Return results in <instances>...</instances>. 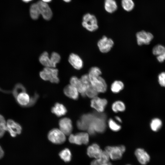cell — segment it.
Returning <instances> with one entry per match:
<instances>
[{"instance_id": "1", "label": "cell", "mask_w": 165, "mask_h": 165, "mask_svg": "<svg viewBox=\"0 0 165 165\" xmlns=\"http://www.w3.org/2000/svg\"><path fill=\"white\" fill-rule=\"evenodd\" d=\"M105 119L106 116L105 114L101 113H95L94 117L89 125L88 128L93 129L96 133H101L104 132L106 127Z\"/></svg>"}, {"instance_id": "2", "label": "cell", "mask_w": 165, "mask_h": 165, "mask_svg": "<svg viewBox=\"0 0 165 165\" xmlns=\"http://www.w3.org/2000/svg\"><path fill=\"white\" fill-rule=\"evenodd\" d=\"M58 70L53 67H45L39 73L40 77L44 81H50L52 83H57L59 82Z\"/></svg>"}, {"instance_id": "3", "label": "cell", "mask_w": 165, "mask_h": 165, "mask_svg": "<svg viewBox=\"0 0 165 165\" xmlns=\"http://www.w3.org/2000/svg\"><path fill=\"white\" fill-rule=\"evenodd\" d=\"M82 25L87 30L91 32L96 31L98 28L96 17L94 15L89 13L83 16Z\"/></svg>"}, {"instance_id": "4", "label": "cell", "mask_w": 165, "mask_h": 165, "mask_svg": "<svg viewBox=\"0 0 165 165\" xmlns=\"http://www.w3.org/2000/svg\"><path fill=\"white\" fill-rule=\"evenodd\" d=\"M126 148L124 146H108L105 147V151L108 154L110 159L116 160L121 158L125 152Z\"/></svg>"}, {"instance_id": "5", "label": "cell", "mask_w": 165, "mask_h": 165, "mask_svg": "<svg viewBox=\"0 0 165 165\" xmlns=\"http://www.w3.org/2000/svg\"><path fill=\"white\" fill-rule=\"evenodd\" d=\"M49 140L55 144H61L66 140L64 134L61 130L57 128L51 130L48 134Z\"/></svg>"}, {"instance_id": "6", "label": "cell", "mask_w": 165, "mask_h": 165, "mask_svg": "<svg viewBox=\"0 0 165 165\" xmlns=\"http://www.w3.org/2000/svg\"><path fill=\"white\" fill-rule=\"evenodd\" d=\"M90 79L91 85L98 93H104L106 91L107 87L106 83L101 75Z\"/></svg>"}, {"instance_id": "7", "label": "cell", "mask_w": 165, "mask_h": 165, "mask_svg": "<svg viewBox=\"0 0 165 165\" xmlns=\"http://www.w3.org/2000/svg\"><path fill=\"white\" fill-rule=\"evenodd\" d=\"M69 141L72 143L78 145H87L89 142V134L85 132H80L75 135L70 134Z\"/></svg>"}, {"instance_id": "8", "label": "cell", "mask_w": 165, "mask_h": 165, "mask_svg": "<svg viewBox=\"0 0 165 165\" xmlns=\"http://www.w3.org/2000/svg\"><path fill=\"white\" fill-rule=\"evenodd\" d=\"M114 44V42L112 39L104 36L98 41L97 45L100 51L105 53L110 50Z\"/></svg>"}, {"instance_id": "9", "label": "cell", "mask_w": 165, "mask_h": 165, "mask_svg": "<svg viewBox=\"0 0 165 165\" xmlns=\"http://www.w3.org/2000/svg\"><path fill=\"white\" fill-rule=\"evenodd\" d=\"M136 37L138 44L141 46L149 44L154 36L151 33L143 30L137 33Z\"/></svg>"}, {"instance_id": "10", "label": "cell", "mask_w": 165, "mask_h": 165, "mask_svg": "<svg viewBox=\"0 0 165 165\" xmlns=\"http://www.w3.org/2000/svg\"><path fill=\"white\" fill-rule=\"evenodd\" d=\"M22 128L17 123L9 119L6 122V131H8L12 137H15L21 132Z\"/></svg>"}, {"instance_id": "11", "label": "cell", "mask_w": 165, "mask_h": 165, "mask_svg": "<svg viewBox=\"0 0 165 165\" xmlns=\"http://www.w3.org/2000/svg\"><path fill=\"white\" fill-rule=\"evenodd\" d=\"M107 103L106 99L101 98L97 96L92 99L90 105L97 112L101 113L104 111Z\"/></svg>"}, {"instance_id": "12", "label": "cell", "mask_w": 165, "mask_h": 165, "mask_svg": "<svg viewBox=\"0 0 165 165\" xmlns=\"http://www.w3.org/2000/svg\"><path fill=\"white\" fill-rule=\"evenodd\" d=\"M41 14L44 19L46 20H50L52 16V12L50 7L47 3L41 1L37 3Z\"/></svg>"}, {"instance_id": "13", "label": "cell", "mask_w": 165, "mask_h": 165, "mask_svg": "<svg viewBox=\"0 0 165 165\" xmlns=\"http://www.w3.org/2000/svg\"><path fill=\"white\" fill-rule=\"evenodd\" d=\"M59 124L61 130L64 134L68 135L71 134L73 127L72 121L69 118L65 117L61 119Z\"/></svg>"}, {"instance_id": "14", "label": "cell", "mask_w": 165, "mask_h": 165, "mask_svg": "<svg viewBox=\"0 0 165 165\" xmlns=\"http://www.w3.org/2000/svg\"><path fill=\"white\" fill-rule=\"evenodd\" d=\"M134 154L138 161L142 165H146L150 161V157L149 155L143 148H137L135 151Z\"/></svg>"}, {"instance_id": "15", "label": "cell", "mask_w": 165, "mask_h": 165, "mask_svg": "<svg viewBox=\"0 0 165 165\" xmlns=\"http://www.w3.org/2000/svg\"><path fill=\"white\" fill-rule=\"evenodd\" d=\"M70 82L71 85L77 89L82 97L86 96L85 92L88 86L83 84L80 79L75 76H73L70 78Z\"/></svg>"}, {"instance_id": "16", "label": "cell", "mask_w": 165, "mask_h": 165, "mask_svg": "<svg viewBox=\"0 0 165 165\" xmlns=\"http://www.w3.org/2000/svg\"><path fill=\"white\" fill-rule=\"evenodd\" d=\"M103 150L99 145L96 143H94L89 146L87 149V154L90 158L98 159L101 156Z\"/></svg>"}, {"instance_id": "17", "label": "cell", "mask_w": 165, "mask_h": 165, "mask_svg": "<svg viewBox=\"0 0 165 165\" xmlns=\"http://www.w3.org/2000/svg\"><path fill=\"white\" fill-rule=\"evenodd\" d=\"M68 61L71 65L76 69L80 70L83 67V61L80 57L76 54H71L68 57Z\"/></svg>"}, {"instance_id": "18", "label": "cell", "mask_w": 165, "mask_h": 165, "mask_svg": "<svg viewBox=\"0 0 165 165\" xmlns=\"http://www.w3.org/2000/svg\"><path fill=\"white\" fill-rule=\"evenodd\" d=\"M64 94L68 97L74 100L79 98V92L77 89L71 85L66 86L64 89Z\"/></svg>"}, {"instance_id": "19", "label": "cell", "mask_w": 165, "mask_h": 165, "mask_svg": "<svg viewBox=\"0 0 165 165\" xmlns=\"http://www.w3.org/2000/svg\"><path fill=\"white\" fill-rule=\"evenodd\" d=\"M15 98L19 104L23 106H27L30 99L29 95L25 91L19 93Z\"/></svg>"}, {"instance_id": "20", "label": "cell", "mask_w": 165, "mask_h": 165, "mask_svg": "<svg viewBox=\"0 0 165 165\" xmlns=\"http://www.w3.org/2000/svg\"><path fill=\"white\" fill-rule=\"evenodd\" d=\"M52 112L58 117L65 115L67 112L66 107L62 104L57 103L51 108Z\"/></svg>"}, {"instance_id": "21", "label": "cell", "mask_w": 165, "mask_h": 165, "mask_svg": "<svg viewBox=\"0 0 165 165\" xmlns=\"http://www.w3.org/2000/svg\"><path fill=\"white\" fill-rule=\"evenodd\" d=\"M105 11L109 13H112L117 9V3L115 0H105L104 4Z\"/></svg>"}, {"instance_id": "22", "label": "cell", "mask_w": 165, "mask_h": 165, "mask_svg": "<svg viewBox=\"0 0 165 165\" xmlns=\"http://www.w3.org/2000/svg\"><path fill=\"white\" fill-rule=\"evenodd\" d=\"M39 60L40 63L45 67H52L50 57L47 52H44L41 54Z\"/></svg>"}, {"instance_id": "23", "label": "cell", "mask_w": 165, "mask_h": 165, "mask_svg": "<svg viewBox=\"0 0 165 165\" xmlns=\"http://www.w3.org/2000/svg\"><path fill=\"white\" fill-rule=\"evenodd\" d=\"M30 13L31 18L33 20H37L40 14L38 6L37 4L31 5L30 9Z\"/></svg>"}, {"instance_id": "24", "label": "cell", "mask_w": 165, "mask_h": 165, "mask_svg": "<svg viewBox=\"0 0 165 165\" xmlns=\"http://www.w3.org/2000/svg\"><path fill=\"white\" fill-rule=\"evenodd\" d=\"M124 85L121 81L116 80L112 84L111 89L112 91L114 93H118L119 92L124 88Z\"/></svg>"}, {"instance_id": "25", "label": "cell", "mask_w": 165, "mask_h": 165, "mask_svg": "<svg viewBox=\"0 0 165 165\" xmlns=\"http://www.w3.org/2000/svg\"><path fill=\"white\" fill-rule=\"evenodd\" d=\"M126 108L124 103L120 101H117L114 102L112 106V111L115 112L124 111Z\"/></svg>"}, {"instance_id": "26", "label": "cell", "mask_w": 165, "mask_h": 165, "mask_svg": "<svg viewBox=\"0 0 165 165\" xmlns=\"http://www.w3.org/2000/svg\"><path fill=\"white\" fill-rule=\"evenodd\" d=\"M121 3L123 9L127 12L132 11L134 7V3L133 0H121Z\"/></svg>"}, {"instance_id": "27", "label": "cell", "mask_w": 165, "mask_h": 165, "mask_svg": "<svg viewBox=\"0 0 165 165\" xmlns=\"http://www.w3.org/2000/svg\"><path fill=\"white\" fill-rule=\"evenodd\" d=\"M59 155L61 158L66 162L70 161L71 153L69 149L65 148L62 150L59 153Z\"/></svg>"}, {"instance_id": "28", "label": "cell", "mask_w": 165, "mask_h": 165, "mask_svg": "<svg viewBox=\"0 0 165 165\" xmlns=\"http://www.w3.org/2000/svg\"><path fill=\"white\" fill-rule=\"evenodd\" d=\"M162 126V121L160 119L157 118L152 119L150 124L151 129L154 131H158L161 128Z\"/></svg>"}, {"instance_id": "29", "label": "cell", "mask_w": 165, "mask_h": 165, "mask_svg": "<svg viewBox=\"0 0 165 165\" xmlns=\"http://www.w3.org/2000/svg\"><path fill=\"white\" fill-rule=\"evenodd\" d=\"M165 53V46L160 44L156 45L152 49L153 54L156 56L161 55Z\"/></svg>"}, {"instance_id": "30", "label": "cell", "mask_w": 165, "mask_h": 165, "mask_svg": "<svg viewBox=\"0 0 165 165\" xmlns=\"http://www.w3.org/2000/svg\"><path fill=\"white\" fill-rule=\"evenodd\" d=\"M101 73V71L99 68L94 67L90 69L88 75L89 78H91L100 76Z\"/></svg>"}, {"instance_id": "31", "label": "cell", "mask_w": 165, "mask_h": 165, "mask_svg": "<svg viewBox=\"0 0 165 165\" xmlns=\"http://www.w3.org/2000/svg\"><path fill=\"white\" fill-rule=\"evenodd\" d=\"M52 67L55 68L57 64L60 61L61 57L60 55L58 53L53 52L52 53L50 57Z\"/></svg>"}, {"instance_id": "32", "label": "cell", "mask_w": 165, "mask_h": 165, "mask_svg": "<svg viewBox=\"0 0 165 165\" xmlns=\"http://www.w3.org/2000/svg\"><path fill=\"white\" fill-rule=\"evenodd\" d=\"M108 124L110 129L114 132L118 131L121 129V126L112 119L108 120Z\"/></svg>"}, {"instance_id": "33", "label": "cell", "mask_w": 165, "mask_h": 165, "mask_svg": "<svg viewBox=\"0 0 165 165\" xmlns=\"http://www.w3.org/2000/svg\"><path fill=\"white\" fill-rule=\"evenodd\" d=\"M98 93L91 84L87 87L85 92L86 96L89 98H92L97 96Z\"/></svg>"}, {"instance_id": "34", "label": "cell", "mask_w": 165, "mask_h": 165, "mask_svg": "<svg viewBox=\"0 0 165 165\" xmlns=\"http://www.w3.org/2000/svg\"><path fill=\"white\" fill-rule=\"evenodd\" d=\"M158 78L159 84L161 86L165 87V72H162L159 74Z\"/></svg>"}, {"instance_id": "35", "label": "cell", "mask_w": 165, "mask_h": 165, "mask_svg": "<svg viewBox=\"0 0 165 165\" xmlns=\"http://www.w3.org/2000/svg\"><path fill=\"white\" fill-rule=\"evenodd\" d=\"M38 97V95L35 93L33 97L30 98L29 103L27 106H31L34 105L36 102Z\"/></svg>"}, {"instance_id": "36", "label": "cell", "mask_w": 165, "mask_h": 165, "mask_svg": "<svg viewBox=\"0 0 165 165\" xmlns=\"http://www.w3.org/2000/svg\"><path fill=\"white\" fill-rule=\"evenodd\" d=\"M6 131V125L0 126V138L4 135Z\"/></svg>"}, {"instance_id": "37", "label": "cell", "mask_w": 165, "mask_h": 165, "mask_svg": "<svg viewBox=\"0 0 165 165\" xmlns=\"http://www.w3.org/2000/svg\"><path fill=\"white\" fill-rule=\"evenodd\" d=\"M156 58L159 62H163L165 60V53L161 55L157 56Z\"/></svg>"}, {"instance_id": "38", "label": "cell", "mask_w": 165, "mask_h": 165, "mask_svg": "<svg viewBox=\"0 0 165 165\" xmlns=\"http://www.w3.org/2000/svg\"><path fill=\"white\" fill-rule=\"evenodd\" d=\"M6 125V122L4 117L0 114V126Z\"/></svg>"}, {"instance_id": "39", "label": "cell", "mask_w": 165, "mask_h": 165, "mask_svg": "<svg viewBox=\"0 0 165 165\" xmlns=\"http://www.w3.org/2000/svg\"><path fill=\"white\" fill-rule=\"evenodd\" d=\"M4 155V152L2 148L0 146V159L3 157Z\"/></svg>"}, {"instance_id": "40", "label": "cell", "mask_w": 165, "mask_h": 165, "mask_svg": "<svg viewBox=\"0 0 165 165\" xmlns=\"http://www.w3.org/2000/svg\"><path fill=\"white\" fill-rule=\"evenodd\" d=\"M115 119L117 121L121 123L122 122V120L118 116H116Z\"/></svg>"}, {"instance_id": "41", "label": "cell", "mask_w": 165, "mask_h": 165, "mask_svg": "<svg viewBox=\"0 0 165 165\" xmlns=\"http://www.w3.org/2000/svg\"><path fill=\"white\" fill-rule=\"evenodd\" d=\"M101 165H112L111 163L108 162L107 163H102Z\"/></svg>"}, {"instance_id": "42", "label": "cell", "mask_w": 165, "mask_h": 165, "mask_svg": "<svg viewBox=\"0 0 165 165\" xmlns=\"http://www.w3.org/2000/svg\"><path fill=\"white\" fill-rule=\"evenodd\" d=\"M51 0H41V1L46 3L50 2Z\"/></svg>"}, {"instance_id": "43", "label": "cell", "mask_w": 165, "mask_h": 165, "mask_svg": "<svg viewBox=\"0 0 165 165\" xmlns=\"http://www.w3.org/2000/svg\"><path fill=\"white\" fill-rule=\"evenodd\" d=\"M22 0L24 2H30L32 1V0Z\"/></svg>"}, {"instance_id": "44", "label": "cell", "mask_w": 165, "mask_h": 165, "mask_svg": "<svg viewBox=\"0 0 165 165\" xmlns=\"http://www.w3.org/2000/svg\"><path fill=\"white\" fill-rule=\"evenodd\" d=\"M64 0V2H69L71 1V0Z\"/></svg>"}, {"instance_id": "45", "label": "cell", "mask_w": 165, "mask_h": 165, "mask_svg": "<svg viewBox=\"0 0 165 165\" xmlns=\"http://www.w3.org/2000/svg\"><path fill=\"white\" fill-rule=\"evenodd\" d=\"M129 165V164H128V165Z\"/></svg>"}]
</instances>
